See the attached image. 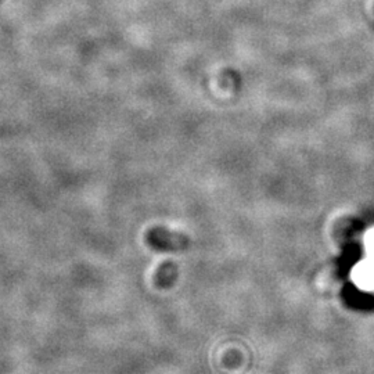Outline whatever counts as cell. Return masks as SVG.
I'll use <instances>...</instances> for the list:
<instances>
[{
    "label": "cell",
    "instance_id": "cell-1",
    "mask_svg": "<svg viewBox=\"0 0 374 374\" xmlns=\"http://www.w3.org/2000/svg\"><path fill=\"white\" fill-rule=\"evenodd\" d=\"M352 280L353 283L363 292L374 290V258L366 257V260L360 261L352 269Z\"/></svg>",
    "mask_w": 374,
    "mask_h": 374
},
{
    "label": "cell",
    "instance_id": "cell-2",
    "mask_svg": "<svg viewBox=\"0 0 374 374\" xmlns=\"http://www.w3.org/2000/svg\"><path fill=\"white\" fill-rule=\"evenodd\" d=\"M146 242L154 250H169L179 244V239L161 228H154L146 233Z\"/></svg>",
    "mask_w": 374,
    "mask_h": 374
},
{
    "label": "cell",
    "instance_id": "cell-3",
    "mask_svg": "<svg viewBox=\"0 0 374 374\" xmlns=\"http://www.w3.org/2000/svg\"><path fill=\"white\" fill-rule=\"evenodd\" d=\"M365 248H366V254L368 257L374 258V228L370 229L366 236H365Z\"/></svg>",
    "mask_w": 374,
    "mask_h": 374
}]
</instances>
